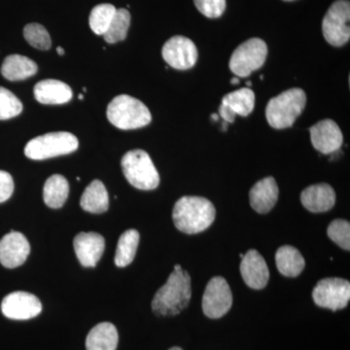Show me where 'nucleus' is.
<instances>
[{
  "mask_svg": "<svg viewBox=\"0 0 350 350\" xmlns=\"http://www.w3.org/2000/svg\"><path fill=\"white\" fill-rule=\"evenodd\" d=\"M219 116L222 117L226 123H232L236 119L237 115L232 111L231 108L227 107L224 103H221L219 107Z\"/></svg>",
  "mask_w": 350,
  "mask_h": 350,
  "instance_id": "obj_34",
  "label": "nucleus"
},
{
  "mask_svg": "<svg viewBox=\"0 0 350 350\" xmlns=\"http://www.w3.org/2000/svg\"><path fill=\"white\" fill-rule=\"evenodd\" d=\"M14 192L12 176L4 170H0V204L10 199Z\"/></svg>",
  "mask_w": 350,
  "mask_h": 350,
  "instance_id": "obj_33",
  "label": "nucleus"
},
{
  "mask_svg": "<svg viewBox=\"0 0 350 350\" xmlns=\"http://www.w3.org/2000/svg\"><path fill=\"white\" fill-rule=\"evenodd\" d=\"M57 52L59 53V55H61V56H64V50L62 47H57Z\"/></svg>",
  "mask_w": 350,
  "mask_h": 350,
  "instance_id": "obj_35",
  "label": "nucleus"
},
{
  "mask_svg": "<svg viewBox=\"0 0 350 350\" xmlns=\"http://www.w3.org/2000/svg\"><path fill=\"white\" fill-rule=\"evenodd\" d=\"M231 83L232 85H238L239 83V78L238 77L232 78V79L231 80Z\"/></svg>",
  "mask_w": 350,
  "mask_h": 350,
  "instance_id": "obj_36",
  "label": "nucleus"
},
{
  "mask_svg": "<svg viewBox=\"0 0 350 350\" xmlns=\"http://www.w3.org/2000/svg\"><path fill=\"white\" fill-rule=\"evenodd\" d=\"M241 273L245 284L252 289H262L268 284V266L262 255L255 250L248 251L241 258Z\"/></svg>",
  "mask_w": 350,
  "mask_h": 350,
  "instance_id": "obj_16",
  "label": "nucleus"
},
{
  "mask_svg": "<svg viewBox=\"0 0 350 350\" xmlns=\"http://www.w3.org/2000/svg\"><path fill=\"white\" fill-rule=\"evenodd\" d=\"M162 55L170 66L178 70L192 68L199 57L195 43L191 39L180 36H174L165 43Z\"/></svg>",
  "mask_w": 350,
  "mask_h": 350,
  "instance_id": "obj_11",
  "label": "nucleus"
},
{
  "mask_svg": "<svg viewBox=\"0 0 350 350\" xmlns=\"http://www.w3.org/2000/svg\"><path fill=\"white\" fill-rule=\"evenodd\" d=\"M306 96L299 88L283 92L271 98L266 108L267 121L276 130L289 128L305 109Z\"/></svg>",
  "mask_w": 350,
  "mask_h": 350,
  "instance_id": "obj_4",
  "label": "nucleus"
},
{
  "mask_svg": "<svg viewBox=\"0 0 350 350\" xmlns=\"http://www.w3.org/2000/svg\"><path fill=\"white\" fill-rule=\"evenodd\" d=\"M301 202L310 213H326L335 206L336 193L329 184H317L301 192Z\"/></svg>",
  "mask_w": 350,
  "mask_h": 350,
  "instance_id": "obj_17",
  "label": "nucleus"
},
{
  "mask_svg": "<svg viewBox=\"0 0 350 350\" xmlns=\"http://www.w3.org/2000/svg\"><path fill=\"white\" fill-rule=\"evenodd\" d=\"M268 56V46L260 38H250L232 53L229 68L234 75L247 77L261 68Z\"/></svg>",
  "mask_w": 350,
  "mask_h": 350,
  "instance_id": "obj_7",
  "label": "nucleus"
},
{
  "mask_svg": "<svg viewBox=\"0 0 350 350\" xmlns=\"http://www.w3.org/2000/svg\"><path fill=\"white\" fill-rule=\"evenodd\" d=\"M42 305L38 297L27 292H13L1 303V312L7 319L27 320L40 314Z\"/></svg>",
  "mask_w": 350,
  "mask_h": 350,
  "instance_id": "obj_12",
  "label": "nucleus"
},
{
  "mask_svg": "<svg viewBox=\"0 0 350 350\" xmlns=\"http://www.w3.org/2000/svg\"><path fill=\"white\" fill-rule=\"evenodd\" d=\"M276 267L282 275L296 278L305 269L306 262L300 251L293 246L284 245L278 248L275 254Z\"/></svg>",
  "mask_w": 350,
  "mask_h": 350,
  "instance_id": "obj_23",
  "label": "nucleus"
},
{
  "mask_svg": "<svg viewBox=\"0 0 350 350\" xmlns=\"http://www.w3.org/2000/svg\"><path fill=\"white\" fill-rule=\"evenodd\" d=\"M312 298L320 308L342 310L350 300V283L342 278L321 280L313 289Z\"/></svg>",
  "mask_w": 350,
  "mask_h": 350,
  "instance_id": "obj_9",
  "label": "nucleus"
},
{
  "mask_svg": "<svg viewBox=\"0 0 350 350\" xmlns=\"http://www.w3.org/2000/svg\"><path fill=\"white\" fill-rule=\"evenodd\" d=\"M310 133L313 147L325 155L340 150L344 142L342 131L333 120L319 122L310 129Z\"/></svg>",
  "mask_w": 350,
  "mask_h": 350,
  "instance_id": "obj_13",
  "label": "nucleus"
},
{
  "mask_svg": "<svg viewBox=\"0 0 350 350\" xmlns=\"http://www.w3.org/2000/svg\"><path fill=\"white\" fill-rule=\"evenodd\" d=\"M107 118L120 130H137L150 124L151 113L142 101L128 94H120L110 101Z\"/></svg>",
  "mask_w": 350,
  "mask_h": 350,
  "instance_id": "obj_3",
  "label": "nucleus"
},
{
  "mask_svg": "<svg viewBox=\"0 0 350 350\" xmlns=\"http://www.w3.org/2000/svg\"><path fill=\"white\" fill-rule=\"evenodd\" d=\"M77 137L68 131L46 133L32 138L25 147V154L31 160L40 161L66 155L77 150Z\"/></svg>",
  "mask_w": 350,
  "mask_h": 350,
  "instance_id": "obj_6",
  "label": "nucleus"
},
{
  "mask_svg": "<svg viewBox=\"0 0 350 350\" xmlns=\"http://www.w3.org/2000/svg\"><path fill=\"white\" fill-rule=\"evenodd\" d=\"M232 295L225 278L216 276L206 285L202 297V310L209 319H217L224 317L231 310Z\"/></svg>",
  "mask_w": 350,
  "mask_h": 350,
  "instance_id": "obj_10",
  "label": "nucleus"
},
{
  "mask_svg": "<svg viewBox=\"0 0 350 350\" xmlns=\"http://www.w3.org/2000/svg\"><path fill=\"white\" fill-rule=\"evenodd\" d=\"M24 36L29 45L38 50H49L52 45L50 34L48 33L47 29L42 25L36 24V23L25 25Z\"/></svg>",
  "mask_w": 350,
  "mask_h": 350,
  "instance_id": "obj_29",
  "label": "nucleus"
},
{
  "mask_svg": "<svg viewBox=\"0 0 350 350\" xmlns=\"http://www.w3.org/2000/svg\"><path fill=\"white\" fill-rule=\"evenodd\" d=\"M22 111L23 103L19 98L12 92L0 87V120L14 118Z\"/></svg>",
  "mask_w": 350,
  "mask_h": 350,
  "instance_id": "obj_30",
  "label": "nucleus"
},
{
  "mask_svg": "<svg viewBox=\"0 0 350 350\" xmlns=\"http://www.w3.org/2000/svg\"><path fill=\"white\" fill-rule=\"evenodd\" d=\"M216 211L211 200L185 196L177 200L172 218L175 227L188 234L206 231L215 220Z\"/></svg>",
  "mask_w": 350,
  "mask_h": 350,
  "instance_id": "obj_1",
  "label": "nucleus"
},
{
  "mask_svg": "<svg viewBox=\"0 0 350 350\" xmlns=\"http://www.w3.org/2000/svg\"><path fill=\"white\" fill-rule=\"evenodd\" d=\"M246 84H247V86H251V82L250 81H247V83H246Z\"/></svg>",
  "mask_w": 350,
  "mask_h": 350,
  "instance_id": "obj_40",
  "label": "nucleus"
},
{
  "mask_svg": "<svg viewBox=\"0 0 350 350\" xmlns=\"http://www.w3.org/2000/svg\"><path fill=\"white\" fill-rule=\"evenodd\" d=\"M169 350H182V349H180V347H172V349H170Z\"/></svg>",
  "mask_w": 350,
  "mask_h": 350,
  "instance_id": "obj_39",
  "label": "nucleus"
},
{
  "mask_svg": "<svg viewBox=\"0 0 350 350\" xmlns=\"http://www.w3.org/2000/svg\"><path fill=\"white\" fill-rule=\"evenodd\" d=\"M38 64L27 57L10 55L5 57L1 66V73L9 81H22L38 72Z\"/></svg>",
  "mask_w": 350,
  "mask_h": 350,
  "instance_id": "obj_20",
  "label": "nucleus"
},
{
  "mask_svg": "<svg viewBox=\"0 0 350 350\" xmlns=\"http://www.w3.org/2000/svg\"><path fill=\"white\" fill-rule=\"evenodd\" d=\"M222 103L231 108L232 111L241 117H247L255 107V94L248 88L226 94Z\"/></svg>",
  "mask_w": 350,
  "mask_h": 350,
  "instance_id": "obj_26",
  "label": "nucleus"
},
{
  "mask_svg": "<svg viewBox=\"0 0 350 350\" xmlns=\"http://www.w3.org/2000/svg\"><path fill=\"white\" fill-rule=\"evenodd\" d=\"M284 1H294V0H284Z\"/></svg>",
  "mask_w": 350,
  "mask_h": 350,
  "instance_id": "obj_41",
  "label": "nucleus"
},
{
  "mask_svg": "<svg viewBox=\"0 0 350 350\" xmlns=\"http://www.w3.org/2000/svg\"><path fill=\"white\" fill-rule=\"evenodd\" d=\"M126 180L139 190L150 191L158 187L160 175L147 152L137 149L128 152L121 161Z\"/></svg>",
  "mask_w": 350,
  "mask_h": 350,
  "instance_id": "obj_5",
  "label": "nucleus"
},
{
  "mask_svg": "<svg viewBox=\"0 0 350 350\" xmlns=\"http://www.w3.org/2000/svg\"><path fill=\"white\" fill-rule=\"evenodd\" d=\"M180 265H175L174 266V271H178V269H181Z\"/></svg>",
  "mask_w": 350,
  "mask_h": 350,
  "instance_id": "obj_38",
  "label": "nucleus"
},
{
  "mask_svg": "<svg viewBox=\"0 0 350 350\" xmlns=\"http://www.w3.org/2000/svg\"><path fill=\"white\" fill-rule=\"evenodd\" d=\"M194 2L198 10L211 19L221 17L226 9V0H194Z\"/></svg>",
  "mask_w": 350,
  "mask_h": 350,
  "instance_id": "obj_32",
  "label": "nucleus"
},
{
  "mask_svg": "<svg viewBox=\"0 0 350 350\" xmlns=\"http://www.w3.org/2000/svg\"><path fill=\"white\" fill-rule=\"evenodd\" d=\"M131 25V14L126 9H119L115 13L103 38L107 43L114 44L125 40Z\"/></svg>",
  "mask_w": 350,
  "mask_h": 350,
  "instance_id": "obj_27",
  "label": "nucleus"
},
{
  "mask_svg": "<svg viewBox=\"0 0 350 350\" xmlns=\"http://www.w3.org/2000/svg\"><path fill=\"white\" fill-rule=\"evenodd\" d=\"M119 336L116 327L109 322L94 326L86 338L87 350H116Z\"/></svg>",
  "mask_w": 350,
  "mask_h": 350,
  "instance_id": "obj_21",
  "label": "nucleus"
},
{
  "mask_svg": "<svg viewBox=\"0 0 350 350\" xmlns=\"http://www.w3.org/2000/svg\"><path fill=\"white\" fill-rule=\"evenodd\" d=\"M69 185L66 177L55 174L45 182L43 189V199L51 208H61L68 198Z\"/></svg>",
  "mask_w": 350,
  "mask_h": 350,
  "instance_id": "obj_24",
  "label": "nucleus"
},
{
  "mask_svg": "<svg viewBox=\"0 0 350 350\" xmlns=\"http://www.w3.org/2000/svg\"><path fill=\"white\" fill-rule=\"evenodd\" d=\"M211 118H213V120H215V121H217L219 116L217 114H213V115H211Z\"/></svg>",
  "mask_w": 350,
  "mask_h": 350,
  "instance_id": "obj_37",
  "label": "nucleus"
},
{
  "mask_svg": "<svg viewBox=\"0 0 350 350\" xmlns=\"http://www.w3.org/2000/svg\"><path fill=\"white\" fill-rule=\"evenodd\" d=\"M72 96L71 88L59 80H43L34 87V96L42 105H64L70 101Z\"/></svg>",
  "mask_w": 350,
  "mask_h": 350,
  "instance_id": "obj_19",
  "label": "nucleus"
},
{
  "mask_svg": "<svg viewBox=\"0 0 350 350\" xmlns=\"http://www.w3.org/2000/svg\"><path fill=\"white\" fill-rule=\"evenodd\" d=\"M31 252V246L24 234L11 231L0 241V262L8 269L24 264Z\"/></svg>",
  "mask_w": 350,
  "mask_h": 350,
  "instance_id": "obj_14",
  "label": "nucleus"
},
{
  "mask_svg": "<svg viewBox=\"0 0 350 350\" xmlns=\"http://www.w3.org/2000/svg\"><path fill=\"white\" fill-rule=\"evenodd\" d=\"M350 3L349 0H337L327 11L322 32L327 42L335 47H342L350 38Z\"/></svg>",
  "mask_w": 350,
  "mask_h": 350,
  "instance_id": "obj_8",
  "label": "nucleus"
},
{
  "mask_svg": "<svg viewBox=\"0 0 350 350\" xmlns=\"http://www.w3.org/2000/svg\"><path fill=\"white\" fill-rule=\"evenodd\" d=\"M329 238L337 243L342 250H350V224L349 221L344 219H337L329 225Z\"/></svg>",
  "mask_w": 350,
  "mask_h": 350,
  "instance_id": "obj_31",
  "label": "nucleus"
},
{
  "mask_svg": "<svg viewBox=\"0 0 350 350\" xmlns=\"http://www.w3.org/2000/svg\"><path fill=\"white\" fill-rule=\"evenodd\" d=\"M116 11L117 9L112 4H100L94 7L89 19L92 31L98 36H103L109 27Z\"/></svg>",
  "mask_w": 350,
  "mask_h": 350,
  "instance_id": "obj_28",
  "label": "nucleus"
},
{
  "mask_svg": "<svg viewBox=\"0 0 350 350\" xmlns=\"http://www.w3.org/2000/svg\"><path fill=\"white\" fill-rule=\"evenodd\" d=\"M278 186L273 177H266L258 181L250 193V204L258 213H268L275 207L278 200Z\"/></svg>",
  "mask_w": 350,
  "mask_h": 350,
  "instance_id": "obj_18",
  "label": "nucleus"
},
{
  "mask_svg": "<svg viewBox=\"0 0 350 350\" xmlns=\"http://www.w3.org/2000/svg\"><path fill=\"white\" fill-rule=\"evenodd\" d=\"M80 206L88 213H105L109 207V197L107 188L100 180H94L83 193Z\"/></svg>",
  "mask_w": 350,
  "mask_h": 350,
  "instance_id": "obj_22",
  "label": "nucleus"
},
{
  "mask_svg": "<svg viewBox=\"0 0 350 350\" xmlns=\"http://www.w3.org/2000/svg\"><path fill=\"white\" fill-rule=\"evenodd\" d=\"M73 246L82 266L94 268L105 252V241L98 232H80L75 237Z\"/></svg>",
  "mask_w": 350,
  "mask_h": 350,
  "instance_id": "obj_15",
  "label": "nucleus"
},
{
  "mask_svg": "<svg viewBox=\"0 0 350 350\" xmlns=\"http://www.w3.org/2000/svg\"><path fill=\"white\" fill-rule=\"evenodd\" d=\"M192 296L191 278L183 269L174 271L169 280L157 291L152 310L159 317H174L187 308Z\"/></svg>",
  "mask_w": 350,
  "mask_h": 350,
  "instance_id": "obj_2",
  "label": "nucleus"
},
{
  "mask_svg": "<svg viewBox=\"0 0 350 350\" xmlns=\"http://www.w3.org/2000/svg\"><path fill=\"white\" fill-rule=\"evenodd\" d=\"M139 243V232L137 230H128L120 237L115 254V264L119 268L129 266L135 259Z\"/></svg>",
  "mask_w": 350,
  "mask_h": 350,
  "instance_id": "obj_25",
  "label": "nucleus"
}]
</instances>
